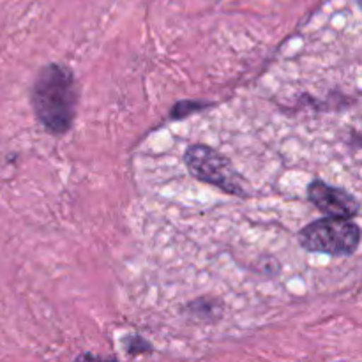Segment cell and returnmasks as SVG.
<instances>
[{"mask_svg":"<svg viewBox=\"0 0 362 362\" xmlns=\"http://www.w3.org/2000/svg\"><path fill=\"white\" fill-rule=\"evenodd\" d=\"M308 200L327 218L352 219L359 214V200L352 193L324 180H313L308 186Z\"/></svg>","mask_w":362,"mask_h":362,"instance_id":"277c9868","label":"cell"},{"mask_svg":"<svg viewBox=\"0 0 362 362\" xmlns=\"http://www.w3.org/2000/svg\"><path fill=\"white\" fill-rule=\"evenodd\" d=\"M186 168L194 179L207 182L228 194L246 197V182L232 163L207 145H189L184 152Z\"/></svg>","mask_w":362,"mask_h":362,"instance_id":"3957f363","label":"cell"},{"mask_svg":"<svg viewBox=\"0 0 362 362\" xmlns=\"http://www.w3.org/2000/svg\"><path fill=\"white\" fill-rule=\"evenodd\" d=\"M30 103L35 119L49 134H66L78 108V83L73 71L62 64L42 67L32 85Z\"/></svg>","mask_w":362,"mask_h":362,"instance_id":"6da1fadb","label":"cell"},{"mask_svg":"<svg viewBox=\"0 0 362 362\" xmlns=\"http://www.w3.org/2000/svg\"><path fill=\"white\" fill-rule=\"evenodd\" d=\"M299 244L311 253L350 257L361 244V228L346 218H324L299 232Z\"/></svg>","mask_w":362,"mask_h":362,"instance_id":"7a4b0ae2","label":"cell"}]
</instances>
